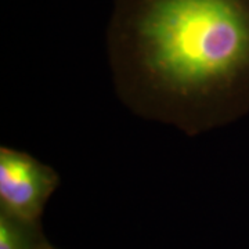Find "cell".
I'll return each mask as SVG.
<instances>
[{
	"label": "cell",
	"instance_id": "2",
	"mask_svg": "<svg viewBox=\"0 0 249 249\" xmlns=\"http://www.w3.org/2000/svg\"><path fill=\"white\" fill-rule=\"evenodd\" d=\"M60 184L57 172L27 152L0 147V211L40 222L46 204Z\"/></svg>",
	"mask_w": 249,
	"mask_h": 249
},
{
	"label": "cell",
	"instance_id": "4",
	"mask_svg": "<svg viewBox=\"0 0 249 249\" xmlns=\"http://www.w3.org/2000/svg\"><path fill=\"white\" fill-rule=\"evenodd\" d=\"M43 249H57V248H54L53 245H52V244H50V242H49V244H47V245H46L45 248Z\"/></svg>",
	"mask_w": 249,
	"mask_h": 249
},
{
	"label": "cell",
	"instance_id": "3",
	"mask_svg": "<svg viewBox=\"0 0 249 249\" xmlns=\"http://www.w3.org/2000/svg\"><path fill=\"white\" fill-rule=\"evenodd\" d=\"M47 244L40 222H28L0 211V249H43Z\"/></svg>",
	"mask_w": 249,
	"mask_h": 249
},
{
	"label": "cell",
	"instance_id": "1",
	"mask_svg": "<svg viewBox=\"0 0 249 249\" xmlns=\"http://www.w3.org/2000/svg\"><path fill=\"white\" fill-rule=\"evenodd\" d=\"M107 54L140 118L196 137L249 112V0H114Z\"/></svg>",
	"mask_w": 249,
	"mask_h": 249
}]
</instances>
